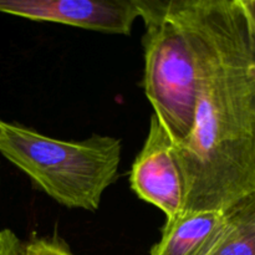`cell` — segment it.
<instances>
[{"mask_svg": "<svg viewBox=\"0 0 255 255\" xmlns=\"http://www.w3.org/2000/svg\"><path fill=\"white\" fill-rule=\"evenodd\" d=\"M197 56L193 126L173 144L182 213L226 212L255 194V1L184 0Z\"/></svg>", "mask_w": 255, "mask_h": 255, "instance_id": "cell-1", "label": "cell"}, {"mask_svg": "<svg viewBox=\"0 0 255 255\" xmlns=\"http://www.w3.org/2000/svg\"><path fill=\"white\" fill-rule=\"evenodd\" d=\"M0 153L61 206L96 212L119 177L121 141L101 134L61 141L0 120Z\"/></svg>", "mask_w": 255, "mask_h": 255, "instance_id": "cell-2", "label": "cell"}, {"mask_svg": "<svg viewBox=\"0 0 255 255\" xmlns=\"http://www.w3.org/2000/svg\"><path fill=\"white\" fill-rule=\"evenodd\" d=\"M143 19L144 94L173 144L193 126L197 56L184 0H136Z\"/></svg>", "mask_w": 255, "mask_h": 255, "instance_id": "cell-3", "label": "cell"}, {"mask_svg": "<svg viewBox=\"0 0 255 255\" xmlns=\"http://www.w3.org/2000/svg\"><path fill=\"white\" fill-rule=\"evenodd\" d=\"M129 184L139 199L163 212L166 222L182 214L184 188L173 142L154 115L143 147L132 164Z\"/></svg>", "mask_w": 255, "mask_h": 255, "instance_id": "cell-4", "label": "cell"}, {"mask_svg": "<svg viewBox=\"0 0 255 255\" xmlns=\"http://www.w3.org/2000/svg\"><path fill=\"white\" fill-rule=\"evenodd\" d=\"M0 12L121 35L139 17L136 0H0Z\"/></svg>", "mask_w": 255, "mask_h": 255, "instance_id": "cell-5", "label": "cell"}, {"mask_svg": "<svg viewBox=\"0 0 255 255\" xmlns=\"http://www.w3.org/2000/svg\"><path fill=\"white\" fill-rule=\"evenodd\" d=\"M228 214L222 211L182 213L166 222L149 255H212L223 239Z\"/></svg>", "mask_w": 255, "mask_h": 255, "instance_id": "cell-6", "label": "cell"}, {"mask_svg": "<svg viewBox=\"0 0 255 255\" xmlns=\"http://www.w3.org/2000/svg\"><path fill=\"white\" fill-rule=\"evenodd\" d=\"M223 239L212 255H255V194L229 208Z\"/></svg>", "mask_w": 255, "mask_h": 255, "instance_id": "cell-7", "label": "cell"}, {"mask_svg": "<svg viewBox=\"0 0 255 255\" xmlns=\"http://www.w3.org/2000/svg\"><path fill=\"white\" fill-rule=\"evenodd\" d=\"M20 255H75L60 237H34L21 244Z\"/></svg>", "mask_w": 255, "mask_h": 255, "instance_id": "cell-8", "label": "cell"}, {"mask_svg": "<svg viewBox=\"0 0 255 255\" xmlns=\"http://www.w3.org/2000/svg\"><path fill=\"white\" fill-rule=\"evenodd\" d=\"M21 242L10 229L0 231V255H20Z\"/></svg>", "mask_w": 255, "mask_h": 255, "instance_id": "cell-9", "label": "cell"}]
</instances>
